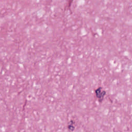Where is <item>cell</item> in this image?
<instances>
[{"mask_svg":"<svg viewBox=\"0 0 132 132\" xmlns=\"http://www.w3.org/2000/svg\"><path fill=\"white\" fill-rule=\"evenodd\" d=\"M96 96L97 98L98 99L100 102H102L103 100V98L104 96L106 94V91L103 90V89L102 87L98 88L95 91Z\"/></svg>","mask_w":132,"mask_h":132,"instance_id":"cell-1","label":"cell"}]
</instances>
